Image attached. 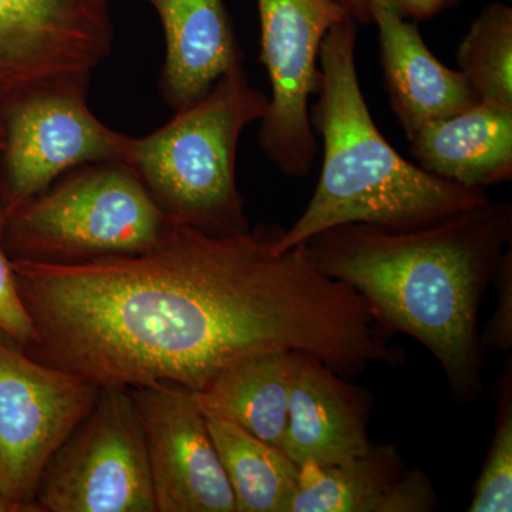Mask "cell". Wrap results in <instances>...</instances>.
Masks as SVG:
<instances>
[{
    "mask_svg": "<svg viewBox=\"0 0 512 512\" xmlns=\"http://www.w3.org/2000/svg\"><path fill=\"white\" fill-rule=\"evenodd\" d=\"M285 229L212 235L170 222L156 247L76 264L12 262L39 362L99 387L173 383L200 392L247 357L316 356L356 379L396 366L399 346L349 285L320 271Z\"/></svg>",
    "mask_w": 512,
    "mask_h": 512,
    "instance_id": "6da1fadb",
    "label": "cell"
},
{
    "mask_svg": "<svg viewBox=\"0 0 512 512\" xmlns=\"http://www.w3.org/2000/svg\"><path fill=\"white\" fill-rule=\"evenodd\" d=\"M511 241V204L490 200L417 227L340 225L303 245L320 271L355 289L393 335L430 350L453 399L471 404L483 393L478 315Z\"/></svg>",
    "mask_w": 512,
    "mask_h": 512,
    "instance_id": "7a4b0ae2",
    "label": "cell"
},
{
    "mask_svg": "<svg viewBox=\"0 0 512 512\" xmlns=\"http://www.w3.org/2000/svg\"><path fill=\"white\" fill-rule=\"evenodd\" d=\"M357 32L355 20H339L320 47L311 124L322 137V168L305 211L279 239V251L340 225L417 227L490 201L483 188L427 173L380 133L357 73Z\"/></svg>",
    "mask_w": 512,
    "mask_h": 512,
    "instance_id": "3957f363",
    "label": "cell"
},
{
    "mask_svg": "<svg viewBox=\"0 0 512 512\" xmlns=\"http://www.w3.org/2000/svg\"><path fill=\"white\" fill-rule=\"evenodd\" d=\"M268 104L269 96L251 86L241 64L164 127L131 137L124 163L171 222L222 237L247 232L235 171L238 143Z\"/></svg>",
    "mask_w": 512,
    "mask_h": 512,
    "instance_id": "277c9868",
    "label": "cell"
},
{
    "mask_svg": "<svg viewBox=\"0 0 512 512\" xmlns=\"http://www.w3.org/2000/svg\"><path fill=\"white\" fill-rule=\"evenodd\" d=\"M170 220L126 163L84 165L12 212L19 258L76 264L156 247Z\"/></svg>",
    "mask_w": 512,
    "mask_h": 512,
    "instance_id": "5b68a950",
    "label": "cell"
},
{
    "mask_svg": "<svg viewBox=\"0 0 512 512\" xmlns=\"http://www.w3.org/2000/svg\"><path fill=\"white\" fill-rule=\"evenodd\" d=\"M35 501L50 512H157L130 389L100 387L92 412L47 463Z\"/></svg>",
    "mask_w": 512,
    "mask_h": 512,
    "instance_id": "8992f818",
    "label": "cell"
},
{
    "mask_svg": "<svg viewBox=\"0 0 512 512\" xmlns=\"http://www.w3.org/2000/svg\"><path fill=\"white\" fill-rule=\"evenodd\" d=\"M99 394L84 377L0 338V491L20 511H42L35 498L43 471Z\"/></svg>",
    "mask_w": 512,
    "mask_h": 512,
    "instance_id": "52a82bcc",
    "label": "cell"
},
{
    "mask_svg": "<svg viewBox=\"0 0 512 512\" xmlns=\"http://www.w3.org/2000/svg\"><path fill=\"white\" fill-rule=\"evenodd\" d=\"M261 56L271 83L259 144L265 156L292 178L311 174L318 140L311 97L319 87V53L326 33L345 19L333 0H256Z\"/></svg>",
    "mask_w": 512,
    "mask_h": 512,
    "instance_id": "ba28073f",
    "label": "cell"
},
{
    "mask_svg": "<svg viewBox=\"0 0 512 512\" xmlns=\"http://www.w3.org/2000/svg\"><path fill=\"white\" fill-rule=\"evenodd\" d=\"M86 86L52 84L6 107L3 151L10 214L67 171L126 161L131 137L94 116L87 107Z\"/></svg>",
    "mask_w": 512,
    "mask_h": 512,
    "instance_id": "9c48e42d",
    "label": "cell"
},
{
    "mask_svg": "<svg viewBox=\"0 0 512 512\" xmlns=\"http://www.w3.org/2000/svg\"><path fill=\"white\" fill-rule=\"evenodd\" d=\"M111 43L110 0H0V100L89 82Z\"/></svg>",
    "mask_w": 512,
    "mask_h": 512,
    "instance_id": "30bf717a",
    "label": "cell"
},
{
    "mask_svg": "<svg viewBox=\"0 0 512 512\" xmlns=\"http://www.w3.org/2000/svg\"><path fill=\"white\" fill-rule=\"evenodd\" d=\"M157 512H237L234 491L194 393L173 383L130 389Z\"/></svg>",
    "mask_w": 512,
    "mask_h": 512,
    "instance_id": "8fae6325",
    "label": "cell"
},
{
    "mask_svg": "<svg viewBox=\"0 0 512 512\" xmlns=\"http://www.w3.org/2000/svg\"><path fill=\"white\" fill-rule=\"evenodd\" d=\"M373 397L309 353L292 352L288 426L281 450L299 468L333 466L372 446Z\"/></svg>",
    "mask_w": 512,
    "mask_h": 512,
    "instance_id": "7c38bea8",
    "label": "cell"
},
{
    "mask_svg": "<svg viewBox=\"0 0 512 512\" xmlns=\"http://www.w3.org/2000/svg\"><path fill=\"white\" fill-rule=\"evenodd\" d=\"M439 504L427 473L410 468L394 443L375 444L333 466H305L288 512H431Z\"/></svg>",
    "mask_w": 512,
    "mask_h": 512,
    "instance_id": "4fadbf2b",
    "label": "cell"
},
{
    "mask_svg": "<svg viewBox=\"0 0 512 512\" xmlns=\"http://www.w3.org/2000/svg\"><path fill=\"white\" fill-rule=\"evenodd\" d=\"M379 32L384 89L407 138L421 127L476 106V93L460 70L440 62L414 20L380 8L372 15Z\"/></svg>",
    "mask_w": 512,
    "mask_h": 512,
    "instance_id": "5bb4252c",
    "label": "cell"
},
{
    "mask_svg": "<svg viewBox=\"0 0 512 512\" xmlns=\"http://www.w3.org/2000/svg\"><path fill=\"white\" fill-rule=\"evenodd\" d=\"M163 23L167 55L161 92L175 111L202 99L224 74L242 64L224 0H147Z\"/></svg>",
    "mask_w": 512,
    "mask_h": 512,
    "instance_id": "9a60e30c",
    "label": "cell"
},
{
    "mask_svg": "<svg viewBox=\"0 0 512 512\" xmlns=\"http://www.w3.org/2000/svg\"><path fill=\"white\" fill-rule=\"evenodd\" d=\"M409 143L414 163L451 183L487 190L512 178V109L477 103L431 121Z\"/></svg>",
    "mask_w": 512,
    "mask_h": 512,
    "instance_id": "2e32d148",
    "label": "cell"
},
{
    "mask_svg": "<svg viewBox=\"0 0 512 512\" xmlns=\"http://www.w3.org/2000/svg\"><path fill=\"white\" fill-rule=\"evenodd\" d=\"M292 352L261 353L225 367L194 393L205 414L232 421L281 450L288 426Z\"/></svg>",
    "mask_w": 512,
    "mask_h": 512,
    "instance_id": "e0dca14e",
    "label": "cell"
},
{
    "mask_svg": "<svg viewBox=\"0 0 512 512\" xmlns=\"http://www.w3.org/2000/svg\"><path fill=\"white\" fill-rule=\"evenodd\" d=\"M205 420L234 491L237 512H288L301 468L284 451L238 424L214 414H205Z\"/></svg>",
    "mask_w": 512,
    "mask_h": 512,
    "instance_id": "ac0fdd59",
    "label": "cell"
},
{
    "mask_svg": "<svg viewBox=\"0 0 512 512\" xmlns=\"http://www.w3.org/2000/svg\"><path fill=\"white\" fill-rule=\"evenodd\" d=\"M460 72L480 103L512 109V8L485 6L461 40Z\"/></svg>",
    "mask_w": 512,
    "mask_h": 512,
    "instance_id": "d6986e66",
    "label": "cell"
},
{
    "mask_svg": "<svg viewBox=\"0 0 512 512\" xmlns=\"http://www.w3.org/2000/svg\"><path fill=\"white\" fill-rule=\"evenodd\" d=\"M494 434L468 512L512 511V360L505 357L494 389Z\"/></svg>",
    "mask_w": 512,
    "mask_h": 512,
    "instance_id": "ffe728a7",
    "label": "cell"
},
{
    "mask_svg": "<svg viewBox=\"0 0 512 512\" xmlns=\"http://www.w3.org/2000/svg\"><path fill=\"white\" fill-rule=\"evenodd\" d=\"M0 333L20 348H32L36 330L22 295L12 261H9L0 241Z\"/></svg>",
    "mask_w": 512,
    "mask_h": 512,
    "instance_id": "44dd1931",
    "label": "cell"
},
{
    "mask_svg": "<svg viewBox=\"0 0 512 512\" xmlns=\"http://www.w3.org/2000/svg\"><path fill=\"white\" fill-rule=\"evenodd\" d=\"M491 285L495 289V309L485 323L481 335L484 349L511 352L512 349V249L508 247L501 255Z\"/></svg>",
    "mask_w": 512,
    "mask_h": 512,
    "instance_id": "7402d4cb",
    "label": "cell"
},
{
    "mask_svg": "<svg viewBox=\"0 0 512 512\" xmlns=\"http://www.w3.org/2000/svg\"><path fill=\"white\" fill-rule=\"evenodd\" d=\"M346 18L356 23L372 22L376 9L386 8L402 15L403 18L423 22L456 8L464 0H333Z\"/></svg>",
    "mask_w": 512,
    "mask_h": 512,
    "instance_id": "603a6c76",
    "label": "cell"
},
{
    "mask_svg": "<svg viewBox=\"0 0 512 512\" xmlns=\"http://www.w3.org/2000/svg\"><path fill=\"white\" fill-rule=\"evenodd\" d=\"M20 508L18 505L13 504L12 501L8 500L5 495L0 491V512H18Z\"/></svg>",
    "mask_w": 512,
    "mask_h": 512,
    "instance_id": "cb8c5ba5",
    "label": "cell"
},
{
    "mask_svg": "<svg viewBox=\"0 0 512 512\" xmlns=\"http://www.w3.org/2000/svg\"><path fill=\"white\" fill-rule=\"evenodd\" d=\"M3 140H5V133H3V127H0V148L3 150Z\"/></svg>",
    "mask_w": 512,
    "mask_h": 512,
    "instance_id": "d4e9b609",
    "label": "cell"
}]
</instances>
